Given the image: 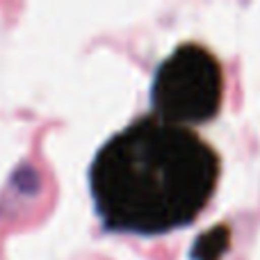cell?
<instances>
[{
    "label": "cell",
    "mask_w": 260,
    "mask_h": 260,
    "mask_svg": "<svg viewBox=\"0 0 260 260\" xmlns=\"http://www.w3.org/2000/svg\"><path fill=\"white\" fill-rule=\"evenodd\" d=\"M155 117L192 128L217 117L224 101V71L206 46L183 44L160 64L153 80Z\"/></svg>",
    "instance_id": "2"
},
{
    "label": "cell",
    "mask_w": 260,
    "mask_h": 260,
    "mask_svg": "<svg viewBox=\"0 0 260 260\" xmlns=\"http://www.w3.org/2000/svg\"><path fill=\"white\" fill-rule=\"evenodd\" d=\"M219 171V155L197 130L153 114L101 148L91 167V192L110 229L162 235L206 210Z\"/></svg>",
    "instance_id": "1"
}]
</instances>
